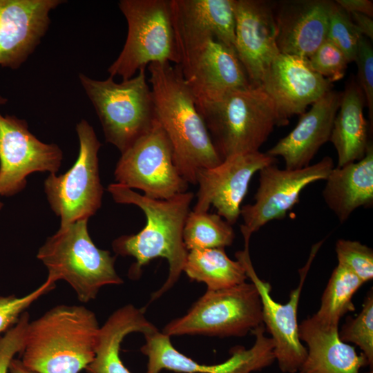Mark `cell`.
<instances>
[{
	"label": "cell",
	"instance_id": "cell-37",
	"mask_svg": "<svg viewBox=\"0 0 373 373\" xmlns=\"http://www.w3.org/2000/svg\"><path fill=\"white\" fill-rule=\"evenodd\" d=\"M335 2L347 12H357L371 18L373 16V2L370 0H336Z\"/></svg>",
	"mask_w": 373,
	"mask_h": 373
},
{
	"label": "cell",
	"instance_id": "cell-17",
	"mask_svg": "<svg viewBox=\"0 0 373 373\" xmlns=\"http://www.w3.org/2000/svg\"><path fill=\"white\" fill-rule=\"evenodd\" d=\"M234 49L250 83L260 86L274 59L280 53L273 3L233 0Z\"/></svg>",
	"mask_w": 373,
	"mask_h": 373
},
{
	"label": "cell",
	"instance_id": "cell-27",
	"mask_svg": "<svg viewBox=\"0 0 373 373\" xmlns=\"http://www.w3.org/2000/svg\"><path fill=\"white\" fill-rule=\"evenodd\" d=\"M183 271L191 280L205 283L207 291L230 288L247 278L242 263L230 259L224 248L189 251Z\"/></svg>",
	"mask_w": 373,
	"mask_h": 373
},
{
	"label": "cell",
	"instance_id": "cell-5",
	"mask_svg": "<svg viewBox=\"0 0 373 373\" xmlns=\"http://www.w3.org/2000/svg\"><path fill=\"white\" fill-rule=\"evenodd\" d=\"M87 222L81 220L60 226L37 255L48 269L47 279L54 283L65 280L82 303L95 299L105 285L123 283L115 271V257L95 246Z\"/></svg>",
	"mask_w": 373,
	"mask_h": 373
},
{
	"label": "cell",
	"instance_id": "cell-10",
	"mask_svg": "<svg viewBox=\"0 0 373 373\" xmlns=\"http://www.w3.org/2000/svg\"><path fill=\"white\" fill-rule=\"evenodd\" d=\"M79 150L77 159L65 173H51L44 182L45 192L61 226L88 220L100 208L103 186L100 182L98 151L101 144L85 119L76 125Z\"/></svg>",
	"mask_w": 373,
	"mask_h": 373
},
{
	"label": "cell",
	"instance_id": "cell-13",
	"mask_svg": "<svg viewBox=\"0 0 373 373\" xmlns=\"http://www.w3.org/2000/svg\"><path fill=\"white\" fill-rule=\"evenodd\" d=\"M322 242L316 243L312 248L307 262L299 270V283L291 291L289 300L285 304L273 299L270 294L271 285L256 274L249 256V243H245V249L235 254L245 267L247 278L258 289L262 303V323L271 336L275 358L280 370L284 373L298 372L307 356V348L298 337L297 312L307 274Z\"/></svg>",
	"mask_w": 373,
	"mask_h": 373
},
{
	"label": "cell",
	"instance_id": "cell-19",
	"mask_svg": "<svg viewBox=\"0 0 373 373\" xmlns=\"http://www.w3.org/2000/svg\"><path fill=\"white\" fill-rule=\"evenodd\" d=\"M333 3L329 0H288L273 3L279 52L308 59L327 39Z\"/></svg>",
	"mask_w": 373,
	"mask_h": 373
},
{
	"label": "cell",
	"instance_id": "cell-23",
	"mask_svg": "<svg viewBox=\"0 0 373 373\" xmlns=\"http://www.w3.org/2000/svg\"><path fill=\"white\" fill-rule=\"evenodd\" d=\"M323 190L325 204L340 222H345L360 207L373 204V145L370 142L365 156L360 160L329 173Z\"/></svg>",
	"mask_w": 373,
	"mask_h": 373
},
{
	"label": "cell",
	"instance_id": "cell-31",
	"mask_svg": "<svg viewBox=\"0 0 373 373\" xmlns=\"http://www.w3.org/2000/svg\"><path fill=\"white\" fill-rule=\"evenodd\" d=\"M361 37L350 13L334 1L329 13L327 39L343 52L349 63L355 61Z\"/></svg>",
	"mask_w": 373,
	"mask_h": 373
},
{
	"label": "cell",
	"instance_id": "cell-9",
	"mask_svg": "<svg viewBox=\"0 0 373 373\" xmlns=\"http://www.w3.org/2000/svg\"><path fill=\"white\" fill-rule=\"evenodd\" d=\"M262 324V303L253 283L207 291L183 316L163 329L169 336L242 337Z\"/></svg>",
	"mask_w": 373,
	"mask_h": 373
},
{
	"label": "cell",
	"instance_id": "cell-41",
	"mask_svg": "<svg viewBox=\"0 0 373 373\" xmlns=\"http://www.w3.org/2000/svg\"><path fill=\"white\" fill-rule=\"evenodd\" d=\"M366 373H373V371H372V370L371 371H370V372H366Z\"/></svg>",
	"mask_w": 373,
	"mask_h": 373
},
{
	"label": "cell",
	"instance_id": "cell-26",
	"mask_svg": "<svg viewBox=\"0 0 373 373\" xmlns=\"http://www.w3.org/2000/svg\"><path fill=\"white\" fill-rule=\"evenodd\" d=\"M156 327L144 316V311L126 305L115 311L99 327L95 357L86 367L88 373H131L123 364L119 350L123 339L132 332L143 334Z\"/></svg>",
	"mask_w": 373,
	"mask_h": 373
},
{
	"label": "cell",
	"instance_id": "cell-11",
	"mask_svg": "<svg viewBox=\"0 0 373 373\" xmlns=\"http://www.w3.org/2000/svg\"><path fill=\"white\" fill-rule=\"evenodd\" d=\"M114 176L116 183L140 189L144 195L156 200L186 192L189 184L175 164L170 142L157 119L146 134L121 153Z\"/></svg>",
	"mask_w": 373,
	"mask_h": 373
},
{
	"label": "cell",
	"instance_id": "cell-25",
	"mask_svg": "<svg viewBox=\"0 0 373 373\" xmlns=\"http://www.w3.org/2000/svg\"><path fill=\"white\" fill-rule=\"evenodd\" d=\"M175 30L187 34L212 35L233 48V0H171Z\"/></svg>",
	"mask_w": 373,
	"mask_h": 373
},
{
	"label": "cell",
	"instance_id": "cell-4",
	"mask_svg": "<svg viewBox=\"0 0 373 373\" xmlns=\"http://www.w3.org/2000/svg\"><path fill=\"white\" fill-rule=\"evenodd\" d=\"M196 106L222 160L259 151L274 126H279L274 103L260 86Z\"/></svg>",
	"mask_w": 373,
	"mask_h": 373
},
{
	"label": "cell",
	"instance_id": "cell-15",
	"mask_svg": "<svg viewBox=\"0 0 373 373\" xmlns=\"http://www.w3.org/2000/svg\"><path fill=\"white\" fill-rule=\"evenodd\" d=\"M275 162V157L257 151L234 155L213 167L200 170L196 175L197 200L192 211L206 212L213 206L219 216L234 224L240 216L241 204L252 177Z\"/></svg>",
	"mask_w": 373,
	"mask_h": 373
},
{
	"label": "cell",
	"instance_id": "cell-29",
	"mask_svg": "<svg viewBox=\"0 0 373 373\" xmlns=\"http://www.w3.org/2000/svg\"><path fill=\"white\" fill-rule=\"evenodd\" d=\"M182 236L189 251L229 247L234 240L235 233L232 225L217 213L190 211Z\"/></svg>",
	"mask_w": 373,
	"mask_h": 373
},
{
	"label": "cell",
	"instance_id": "cell-16",
	"mask_svg": "<svg viewBox=\"0 0 373 373\" xmlns=\"http://www.w3.org/2000/svg\"><path fill=\"white\" fill-rule=\"evenodd\" d=\"M274 103L279 126L332 89V84L316 73L307 59L280 53L271 62L260 85Z\"/></svg>",
	"mask_w": 373,
	"mask_h": 373
},
{
	"label": "cell",
	"instance_id": "cell-7",
	"mask_svg": "<svg viewBox=\"0 0 373 373\" xmlns=\"http://www.w3.org/2000/svg\"><path fill=\"white\" fill-rule=\"evenodd\" d=\"M128 32L117 59L108 67L110 77L122 80L151 63H180L171 0H121Z\"/></svg>",
	"mask_w": 373,
	"mask_h": 373
},
{
	"label": "cell",
	"instance_id": "cell-14",
	"mask_svg": "<svg viewBox=\"0 0 373 373\" xmlns=\"http://www.w3.org/2000/svg\"><path fill=\"white\" fill-rule=\"evenodd\" d=\"M8 99L0 95V106ZM63 153L55 144H46L28 130L26 120L0 113V195L11 196L21 191L26 178L36 171L55 173Z\"/></svg>",
	"mask_w": 373,
	"mask_h": 373
},
{
	"label": "cell",
	"instance_id": "cell-38",
	"mask_svg": "<svg viewBox=\"0 0 373 373\" xmlns=\"http://www.w3.org/2000/svg\"><path fill=\"white\" fill-rule=\"evenodd\" d=\"M351 19L361 35L368 39H373L372 18L357 12L350 13Z\"/></svg>",
	"mask_w": 373,
	"mask_h": 373
},
{
	"label": "cell",
	"instance_id": "cell-18",
	"mask_svg": "<svg viewBox=\"0 0 373 373\" xmlns=\"http://www.w3.org/2000/svg\"><path fill=\"white\" fill-rule=\"evenodd\" d=\"M61 0H0V66L19 68L46 33Z\"/></svg>",
	"mask_w": 373,
	"mask_h": 373
},
{
	"label": "cell",
	"instance_id": "cell-21",
	"mask_svg": "<svg viewBox=\"0 0 373 373\" xmlns=\"http://www.w3.org/2000/svg\"><path fill=\"white\" fill-rule=\"evenodd\" d=\"M146 343L140 348L148 357L146 373H160L163 370L181 373H251L261 370L264 357L260 350L253 345L249 350L236 346L231 356L218 365H202L178 352L170 337L157 329L144 334Z\"/></svg>",
	"mask_w": 373,
	"mask_h": 373
},
{
	"label": "cell",
	"instance_id": "cell-24",
	"mask_svg": "<svg viewBox=\"0 0 373 373\" xmlns=\"http://www.w3.org/2000/svg\"><path fill=\"white\" fill-rule=\"evenodd\" d=\"M365 104V97L357 81H350L342 92L329 138L336 151L337 167L357 162L366 153L370 142L363 115Z\"/></svg>",
	"mask_w": 373,
	"mask_h": 373
},
{
	"label": "cell",
	"instance_id": "cell-1",
	"mask_svg": "<svg viewBox=\"0 0 373 373\" xmlns=\"http://www.w3.org/2000/svg\"><path fill=\"white\" fill-rule=\"evenodd\" d=\"M107 189L116 202L136 205L146 216V224L137 233L119 236L112 243L117 254L135 259L128 276L138 278L142 267L154 258L160 257L168 261L167 279L151 296V300L159 298L175 285L183 271L188 254L183 229L194 194L187 191L167 200H156L116 182L109 184Z\"/></svg>",
	"mask_w": 373,
	"mask_h": 373
},
{
	"label": "cell",
	"instance_id": "cell-28",
	"mask_svg": "<svg viewBox=\"0 0 373 373\" xmlns=\"http://www.w3.org/2000/svg\"><path fill=\"white\" fill-rule=\"evenodd\" d=\"M363 284L356 274L338 264L321 296L320 307L313 315L323 323L338 325L345 314L355 310L352 298Z\"/></svg>",
	"mask_w": 373,
	"mask_h": 373
},
{
	"label": "cell",
	"instance_id": "cell-8",
	"mask_svg": "<svg viewBox=\"0 0 373 373\" xmlns=\"http://www.w3.org/2000/svg\"><path fill=\"white\" fill-rule=\"evenodd\" d=\"M175 32L180 58L178 66L196 106L254 86L233 48L212 35Z\"/></svg>",
	"mask_w": 373,
	"mask_h": 373
},
{
	"label": "cell",
	"instance_id": "cell-34",
	"mask_svg": "<svg viewBox=\"0 0 373 373\" xmlns=\"http://www.w3.org/2000/svg\"><path fill=\"white\" fill-rule=\"evenodd\" d=\"M55 286V283L46 279L41 286L24 296H0V333L14 326L26 309L39 297L53 289Z\"/></svg>",
	"mask_w": 373,
	"mask_h": 373
},
{
	"label": "cell",
	"instance_id": "cell-6",
	"mask_svg": "<svg viewBox=\"0 0 373 373\" xmlns=\"http://www.w3.org/2000/svg\"><path fill=\"white\" fill-rule=\"evenodd\" d=\"M79 82L101 122L106 141L121 153L153 126L156 117L146 68L133 77L117 83L79 74Z\"/></svg>",
	"mask_w": 373,
	"mask_h": 373
},
{
	"label": "cell",
	"instance_id": "cell-33",
	"mask_svg": "<svg viewBox=\"0 0 373 373\" xmlns=\"http://www.w3.org/2000/svg\"><path fill=\"white\" fill-rule=\"evenodd\" d=\"M307 60L316 73L332 84L344 77L349 63L343 52L327 39Z\"/></svg>",
	"mask_w": 373,
	"mask_h": 373
},
{
	"label": "cell",
	"instance_id": "cell-2",
	"mask_svg": "<svg viewBox=\"0 0 373 373\" xmlns=\"http://www.w3.org/2000/svg\"><path fill=\"white\" fill-rule=\"evenodd\" d=\"M147 68L156 119L170 142L180 175L189 184H196L200 170L213 167L222 160L179 66L157 62Z\"/></svg>",
	"mask_w": 373,
	"mask_h": 373
},
{
	"label": "cell",
	"instance_id": "cell-20",
	"mask_svg": "<svg viewBox=\"0 0 373 373\" xmlns=\"http://www.w3.org/2000/svg\"><path fill=\"white\" fill-rule=\"evenodd\" d=\"M342 92L329 90L300 115L295 128L266 153L282 157L285 169H299L309 165L320 148L329 141Z\"/></svg>",
	"mask_w": 373,
	"mask_h": 373
},
{
	"label": "cell",
	"instance_id": "cell-12",
	"mask_svg": "<svg viewBox=\"0 0 373 373\" xmlns=\"http://www.w3.org/2000/svg\"><path fill=\"white\" fill-rule=\"evenodd\" d=\"M334 168L333 159L324 157L314 164L299 169H280L275 164L261 169L255 202L241 207L244 240L274 220H282L299 202L302 191L309 184L325 180Z\"/></svg>",
	"mask_w": 373,
	"mask_h": 373
},
{
	"label": "cell",
	"instance_id": "cell-35",
	"mask_svg": "<svg viewBox=\"0 0 373 373\" xmlns=\"http://www.w3.org/2000/svg\"><path fill=\"white\" fill-rule=\"evenodd\" d=\"M358 68V84L368 108L369 117L373 122V49L369 39L363 36L360 39L355 61Z\"/></svg>",
	"mask_w": 373,
	"mask_h": 373
},
{
	"label": "cell",
	"instance_id": "cell-30",
	"mask_svg": "<svg viewBox=\"0 0 373 373\" xmlns=\"http://www.w3.org/2000/svg\"><path fill=\"white\" fill-rule=\"evenodd\" d=\"M341 340L353 343L362 350L369 365L373 366V293L368 291L361 312L354 318L349 316L338 331Z\"/></svg>",
	"mask_w": 373,
	"mask_h": 373
},
{
	"label": "cell",
	"instance_id": "cell-39",
	"mask_svg": "<svg viewBox=\"0 0 373 373\" xmlns=\"http://www.w3.org/2000/svg\"><path fill=\"white\" fill-rule=\"evenodd\" d=\"M10 373H38L27 368L21 360L12 359L9 365Z\"/></svg>",
	"mask_w": 373,
	"mask_h": 373
},
{
	"label": "cell",
	"instance_id": "cell-22",
	"mask_svg": "<svg viewBox=\"0 0 373 373\" xmlns=\"http://www.w3.org/2000/svg\"><path fill=\"white\" fill-rule=\"evenodd\" d=\"M338 325H330L314 315L298 325V337L307 345L305 360L299 373H359L369 365L366 356L342 341Z\"/></svg>",
	"mask_w": 373,
	"mask_h": 373
},
{
	"label": "cell",
	"instance_id": "cell-32",
	"mask_svg": "<svg viewBox=\"0 0 373 373\" xmlns=\"http://www.w3.org/2000/svg\"><path fill=\"white\" fill-rule=\"evenodd\" d=\"M335 249L338 265L350 270L364 283L373 278L372 248L358 241L339 239Z\"/></svg>",
	"mask_w": 373,
	"mask_h": 373
},
{
	"label": "cell",
	"instance_id": "cell-36",
	"mask_svg": "<svg viewBox=\"0 0 373 373\" xmlns=\"http://www.w3.org/2000/svg\"><path fill=\"white\" fill-rule=\"evenodd\" d=\"M29 314L23 312L18 322L0 336V373H8L14 356L23 349L29 321Z\"/></svg>",
	"mask_w": 373,
	"mask_h": 373
},
{
	"label": "cell",
	"instance_id": "cell-40",
	"mask_svg": "<svg viewBox=\"0 0 373 373\" xmlns=\"http://www.w3.org/2000/svg\"><path fill=\"white\" fill-rule=\"evenodd\" d=\"M2 207H3V204L0 202V209H1Z\"/></svg>",
	"mask_w": 373,
	"mask_h": 373
},
{
	"label": "cell",
	"instance_id": "cell-3",
	"mask_svg": "<svg viewBox=\"0 0 373 373\" xmlns=\"http://www.w3.org/2000/svg\"><path fill=\"white\" fill-rule=\"evenodd\" d=\"M99 327L84 306L54 307L29 323L21 362L38 373H79L95 357Z\"/></svg>",
	"mask_w": 373,
	"mask_h": 373
}]
</instances>
